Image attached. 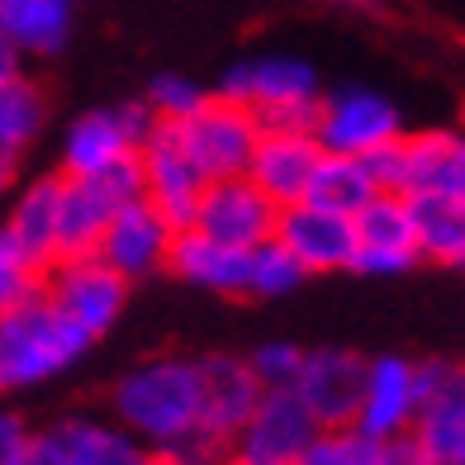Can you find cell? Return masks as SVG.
Returning <instances> with one entry per match:
<instances>
[{
    "label": "cell",
    "mask_w": 465,
    "mask_h": 465,
    "mask_svg": "<svg viewBox=\"0 0 465 465\" xmlns=\"http://www.w3.org/2000/svg\"><path fill=\"white\" fill-rule=\"evenodd\" d=\"M114 422H124L134 437H143L157 456L181 447L185 437L204 432V371L190 351H157L147 361H134L114 385L110 404ZM214 437V432H209Z\"/></svg>",
    "instance_id": "6da1fadb"
},
{
    "label": "cell",
    "mask_w": 465,
    "mask_h": 465,
    "mask_svg": "<svg viewBox=\"0 0 465 465\" xmlns=\"http://www.w3.org/2000/svg\"><path fill=\"white\" fill-rule=\"evenodd\" d=\"M95 342L62 313L48 294L25 300L0 313V399L53 385L72 366H81Z\"/></svg>",
    "instance_id": "7a4b0ae2"
},
{
    "label": "cell",
    "mask_w": 465,
    "mask_h": 465,
    "mask_svg": "<svg viewBox=\"0 0 465 465\" xmlns=\"http://www.w3.org/2000/svg\"><path fill=\"white\" fill-rule=\"evenodd\" d=\"M219 95L242 100L262 119V129H309L313 110H319V95H323V81L313 72V62L304 57L262 53V57L232 62L219 81Z\"/></svg>",
    "instance_id": "3957f363"
},
{
    "label": "cell",
    "mask_w": 465,
    "mask_h": 465,
    "mask_svg": "<svg viewBox=\"0 0 465 465\" xmlns=\"http://www.w3.org/2000/svg\"><path fill=\"white\" fill-rule=\"evenodd\" d=\"M380 190L394 195L465 200V129H404L394 143L366 153Z\"/></svg>",
    "instance_id": "277c9868"
},
{
    "label": "cell",
    "mask_w": 465,
    "mask_h": 465,
    "mask_svg": "<svg viewBox=\"0 0 465 465\" xmlns=\"http://www.w3.org/2000/svg\"><path fill=\"white\" fill-rule=\"evenodd\" d=\"M25 465H162V456L110 413H62L34 428Z\"/></svg>",
    "instance_id": "5b68a950"
},
{
    "label": "cell",
    "mask_w": 465,
    "mask_h": 465,
    "mask_svg": "<svg viewBox=\"0 0 465 465\" xmlns=\"http://www.w3.org/2000/svg\"><path fill=\"white\" fill-rule=\"evenodd\" d=\"M134 195H143V185H138V157L110 166V172H95V176H67V172H62L53 262L57 257H81V252H95L104 223H110L114 209L124 200H134Z\"/></svg>",
    "instance_id": "8992f818"
},
{
    "label": "cell",
    "mask_w": 465,
    "mask_h": 465,
    "mask_svg": "<svg viewBox=\"0 0 465 465\" xmlns=\"http://www.w3.org/2000/svg\"><path fill=\"white\" fill-rule=\"evenodd\" d=\"M153 124L157 119H153V110H147L143 100H119V104H100V110L76 114L67 129H62L57 172L95 176V172L119 166V162H134Z\"/></svg>",
    "instance_id": "52a82bcc"
},
{
    "label": "cell",
    "mask_w": 465,
    "mask_h": 465,
    "mask_svg": "<svg viewBox=\"0 0 465 465\" xmlns=\"http://www.w3.org/2000/svg\"><path fill=\"white\" fill-rule=\"evenodd\" d=\"M313 138L323 143V153H342V157H366L375 147L394 143L409 129L404 110L375 86H332L319 95L313 110Z\"/></svg>",
    "instance_id": "ba28073f"
},
{
    "label": "cell",
    "mask_w": 465,
    "mask_h": 465,
    "mask_svg": "<svg viewBox=\"0 0 465 465\" xmlns=\"http://www.w3.org/2000/svg\"><path fill=\"white\" fill-rule=\"evenodd\" d=\"M129 290L134 285L124 281L100 252L57 257L48 266V285H44V294L91 337V342H100L104 332H114V323L124 319V309H129Z\"/></svg>",
    "instance_id": "9c48e42d"
},
{
    "label": "cell",
    "mask_w": 465,
    "mask_h": 465,
    "mask_svg": "<svg viewBox=\"0 0 465 465\" xmlns=\"http://www.w3.org/2000/svg\"><path fill=\"white\" fill-rule=\"evenodd\" d=\"M181 134L190 162L214 181V176H238L247 172V157L257 147V134H262V119L247 110L242 100L232 95H219L209 91L200 100V110H190L181 124H172Z\"/></svg>",
    "instance_id": "30bf717a"
},
{
    "label": "cell",
    "mask_w": 465,
    "mask_h": 465,
    "mask_svg": "<svg viewBox=\"0 0 465 465\" xmlns=\"http://www.w3.org/2000/svg\"><path fill=\"white\" fill-rule=\"evenodd\" d=\"M351 232H356V247H351V271L356 276L390 281V276H404V271H413L422 262L409 195L380 190L375 200H366L351 214Z\"/></svg>",
    "instance_id": "8fae6325"
},
{
    "label": "cell",
    "mask_w": 465,
    "mask_h": 465,
    "mask_svg": "<svg viewBox=\"0 0 465 465\" xmlns=\"http://www.w3.org/2000/svg\"><path fill=\"white\" fill-rule=\"evenodd\" d=\"M323 428L294 390H262L232 437V456L247 465H294Z\"/></svg>",
    "instance_id": "7c38bea8"
},
{
    "label": "cell",
    "mask_w": 465,
    "mask_h": 465,
    "mask_svg": "<svg viewBox=\"0 0 465 465\" xmlns=\"http://www.w3.org/2000/svg\"><path fill=\"white\" fill-rule=\"evenodd\" d=\"M276 219H281V204L247 172H238V176L204 181V195L195 204L190 228H200L228 247H257L266 238H276Z\"/></svg>",
    "instance_id": "4fadbf2b"
},
{
    "label": "cell",
    "mask_w": 465,
    "mask_h": 465,
    "mask_svg": "<svg viewBox=\"0 0 465 465\" xmlns=\"http://www.w3.org/2000/svg\"><path fill=\"white\" fill-rule=\"evenodd\" d=\"M204 172L195 162H190L181 134L172 129V124H153L138 147V185H143V200L162 209L166 219H172L176 228H190V219H195V204L204 195Z\"/></svg>",
    "instance_id": "5bb4252c"
},
{
    "label": "cell",
    "mask_w": 465,
    "mask_h": 465,
    "mask_svg": "<svg viewBox=\"0 0 465 465\" xmlns=\"http://www.w3.org/2000/svg\"><path fill=\"white\" fill-rule=\"evenodd\" d=\"M418 447L432 465H465V361H418Z\"/></svg>",
    "instance_id": "9a60e30c"
},
{
    "label": "cell",
    "mask_w": 465,
    "mask_h": 465,
    "mask_svg": "<svg viewBox=\"0 0 465 465\" xmlns=\"http://www.w3.org/2000/svg\"><path fill=\"white\" fill-rule=\"evenodd\" d=\"M172 238H176V223L162 214V209H153L143 195L124 200L114 209V219L104 223L95 252L104 262H110L114 271L129 285L147 281V276H162L166 271V257H172Z\"/></svg>",
    "instance_id": "2e32d148"
},
{
    "label": "cell",
    "mask_w": 465,
    "mask_h": 465,
    "mask_svg": "<svg viewBox=\"0 0 465 465\" xmlns=\"http://www.w3.org/2000/svg\"><path fill=\"white\" fill-rule=\"evenodd\" d=\"M422 404V390H418V361L399 351H380L366 356V380H361V404H356L351 428L371 437V441H385L399 432H413V418Z\"/></svg>",
    "instance_id": "e0dca14e"
},
{
    "label": "cell",
    "mask_w": 465,
    "mask_h": 465,
    "mask_svg": "<svg viewBox=\"0 0 465 465\" xmlns=\"http://www.w3.org/2000/svg\"><path fill=\"white\" fill-rule=\"evenodd\" d=\"M361 380H366V356L351 347H304L294 394L304 399L319 428H351L356 404H361Z\"/></svg>",
    "instance_id": "ac0fdd59"
},
{
    "label": "cell",
    "mask_w": 465,
    "mask_h": 465,
    "mask_svg": "<svg viewBox=\"0 0 465 465\" xmlns=\"http://www.w3.org/2000/svg\"><path fill=\"white\" fill-rule=\"evenodd\" d=\"M276 238L294 252V262H300L309 276H337V271H351L356 232H351V219L337 214V209H323L313 200L281 204Z\"/></svg>",
    "instance_id": "d6986e66"
},
{
    "label": "cell",
    "mask_w": 465,
    "mask_h": 465,
    "mask_svg": "<svg viewBox=\"0 0 465 465\" xmlns=\"http://www.w3.org/2000/svg\"><path fill=\"white\" fill-rule=\"evenodd\" d=\"M319 157H323V143L313 138V129H262L247 157V176L276 204H294L309 195Z\"/></svg>",
    "instance_id": "ffe728a7"
},
{
    "label": "cell",
    "mask_w": 465,
    "mask_h": 465,
    "mask_svg": "<svg viewBox=\"0 0 465 465\" xmlns=\"http://www.w3.org/2000/svg\"><path fill=\"white\" fill-rule=\"evenodd\" d=\"M166 276H176L181 285L204 290V294L242 300L247 294V247H228L200 228H176L172 257H166Z\"/></svg>",
    "instance_id": "44dd1931"
},
{
    "label": "cell",
    "mask_w": 465,
    "mask_h": 465,
    "mask_svg": "<svg viewBox=\"0 0 465 465\" xmlns=\"http://www.w3.org/2000/svg\"><path fill=\"white\" fill-rule=\"evenodd\" d=\"M200 371H204V432L223 437L232 447L242 418L262 394V380L252 375L247 356H232V351H204Z\"/></svg>",
    "instance_id": "7402d4cb"
},
{
    "label": "cell",
    "mask_w": 465,
    "mask_h": 465,
    "mask_svg": "<svg viewBox=\"0 0 465 465\" xmlns=\"http://www.w3.org/2000/svg\"><path fill=\"white\" fill-rule=\"evenodd\" d=\"M0 34L19 57H57L72 38V0H0Z\"/></svg>",
    "instance_id": "603a6c76"
},
{
    "label": "cell",
    "mask_w": 465,
    "mask_h": 465,
    "mask_svg": "<svg viewBox=\"0 0 465 465\" xmlns=\"http://www.w3.org/2000/svg\"><path fill=\"white\" fill-rule=\"evenodd\" d=\"M48 129V95L44 86L19 67L0 76V157L25 162L29 147Z\"/></svg>",
    "instance_id": "cb8c5ba5"
},
{
    "label": "cell",
    "mask_w": 465,
    "mask_h": 465,
    "mask_svg": "<svg viewBox=\"0 0 465 465\" xmlns=\"http://www.w3.org/2000/svg\"><path fill=\"white\" fill-rule=\"evenodd\" d=\"M418 257L447 271H465V200L451 195H409Z\"/></svg>",
    "instance_id": "d4e9b609"
},
{
    "label": "cell",
    "mask_w": 465,
    "mask_h": 465,
    "mask_svg": "<svg viewBox=\"0 0 465 465\" xmlns=\"http://www.w3.org/2000/svg\"><path fill=\"white\" fill-rule=\"evenodd\" d=\"M57 185H62V172L15 181V190L5 195V219H0L15 238H25L48 262H53V232H57Z\"/></svg>",
    "instance_id": "484cf974"
},
{
    "label": "cell",
    "mask_w": 465,
    "mask_h": 465,
    "mask_svg": "<svg viewBox=\"0 0 465 465\" xmlns=\"http://www.w3.org/2000/svg\"><path fill=\"white\" fill-rule=\"evenodd\" d=\"M380 195V185L371 176V166L366 157H342V153H323L319 166H313V181H309V195L313 204H323V209H337V214H356L366 200Z\"/></svg>",
    "instance_id": "4316f807"
},
{
    "label": "cell",
    "mask_w": 465,
    "mask_h": 465,
    "mask_svg": "<svg viewBox=\"0 0 465 465\" xmlns=\"http://www.w3.org/2000/svg\"><path fill=\"white\" fill-rule=\"evenodd\" d=\"M48 257L44 252H34L25 238H15V232L0 223V313L25 304V300H38L48 285Z\"/></svg>",
    "instance_id": "83f0119b"
},
{
    "label": "cell",
    "mask_w": 465,
    "mask_h": 465,
    "mask_svg": "<svg viewBox=\"0 0 465 465\" xmlns=\"http://www.w3.org/2000/svg\"><path fill=\"white\" fill-rule=\"evenodd\" d=\"M309 281V271L294 262V252L281 238L247 247V300H285Z\"/></svg>",
    "instance_id": "f1b7e54d"
},
{
    "label": "cell",
    "mask_w": 465,
    "mask_h": 465,
    "mask_svg": "<svg viewBox=\"0 0 465 465\" xmlns=\"http://www.w3.org/2000/svg\"><path fill=\"white\" fill-rule=\"evenodd\" d=\"M204 95H209V91L200 86V81H190V76H181V72H162V76L147 81L143 104L153 110L157 124H181L190 110H200Z\"/></svg>",
    "instance_id": "f546056e"
},
{
    "label": "cell",
    "mask_w": 465,
    "mask_h": 465,
    "mask_svg": "<svg viewBox=\"0 0 465 465\" xmlns=\"http://www.w3.org/2000/svg\"><path fill=\"white\" fill-rule=\"evenodd\" d=\"M294 465H375V441L356 428H323Z\"/></svg>",
    "instance_id": "4dcf8cb0"
},
{
    "label": "cell",
    "mask_w": 465,
    "mask_h": 465,
    "mask_svg": "<svg viewBox=\"0 0 465 465\" xmlns=\"http://www.w3.org/2000/svg\"><path fill=\"white\" fill-rule=\"evenodd\" d=\"M300 361H304V347L290 342V337H276V342H262L247 351V366L262 380V390H290L294 375H300Z\"/></svg>",
    "instance_id": "1f68e13d"
},
{
    "label": "cell",
    "mask_w": 465,
    "mask_h": 465,
    "mask_svg": "<svg viewBox=\"0 0 465 465\" xmlns=\"http://www.w3.org/2000/svg\"><path fill=\"white\" fill-rule=\"evenodd\" d=\"M34 447V422L15 409H0V465H25Z\"/></svg>",
    "instance_id": "d6a6232c"
},
{
    "label": "cell",
    "mask_w": 465,
    "mask_h": 465,
    "mask_svg": "<svg viewBox=\"0 0 465 465\" xmlns=\"http://www.w3.org/2000/svg\"><path fill=\"white\" fill-rule=\"evenodd\" d=\"M375 465H432V456L418 447L413 432H399V437L375 441Z\"/></svg>",
    "instance_id": "836d02e7"
},
{
    "label": "cell",
    "mask_w": 465,
    "mask_h": 465,
    "mask_svg": "<svg viewBox=\"0 0 465 465\" xmlns=\"http://www.w3.org/2000/svg\"><path fill=\"white\" fill-rule=\"evenodd\" d=\"M19 67H25V57H19L15 44H10L5 34H0V76H5V72H19Z\"/></svg>",
    "instance_id": "e575fe53"
},
{
    "label": "cell",
    "mask_w": 465,
    "mask_h": 465,
    "mask_svg": "<svg viewBox=\"0 0 465 465\" xmlns=\"http://www.w3.org/2000/svg\"><path fill=\"white\" fill-rule=\"evenodd\" d=\"M15 172H19V162H10V157H0V204H5V195L15 190Z\"/></svg>",
    "instance_id": "d590c367"
},
{
    "label": "cell",
    "mask_w": 465,
    "mask_h": 465,
    "mask_svg": "<svg viewBox=\"0 0 465 465\" xmlns=\"http://www.w3.org/2000/svg\"><path fill=\"white\" fill-rule=\"evenodd\" d=\"M219 465H247V460H238V456H223Z\"/></svg>",
    "instance_id": "8d00e7d4"
}]
</instances>
